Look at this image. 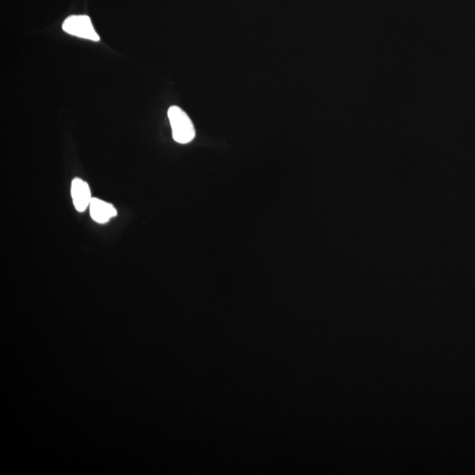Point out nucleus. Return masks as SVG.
Returning <instances> with one entry per match:
<instances>
[{"mask_svg": "<svg viewBox=\"0 0 475 475\" xmlns=\"http://www.w3.org/2000/svg\"><path fill=\"white\" fill-rule=\"evenodd\" d=\"M167 115L174 141L185 145L195 139L196 130L192 119L183 109L177 106H172L168 109Z\"/></svg>", "mask_w": 475, "mask_h": 475, "instance_id": "f257e3e1", "label": "nucleus"}, {"mask_svg": "<svg viewBox=\"0 0 475 475\" xmlns=\"http://www.w3.org/2000/svg\"><path fill=\"white\" fill-rule=\"evenodd\" d=\"M62 30L71 36L87 40L99 42L100 36L96 33L91 21L86 15H73L68 17L62 23Z\"/></svg>", "mask_w": 475, "mask_h": 475, "instance_id": "f03ea898", "label": "nucleus"}, {"mask_svg": "<svg viewBox=\"0 0 475 475\" xmlns=\"http://www.w3.org/2000/svg\"><path fill=\"white\" fill-rule=\"evenodd\" d=\"M71 195L75 209L79 212L86 211L93 199L89 183L80 178H74L71 181Z\"/></svg>", "mask_w": 475, "mask_h": 475, "instance_id": "7ed1b4c3", "label": "nucleus"}, {"mask_svg": "<svg viewBox=\"0 0 475 475\" xmlns=\"http://www.w3.org/2000/svg\"><path fill=\"white\" fill-rule=\"evenodd\" d=\"M91 218L98 224L108 223L111 218L117 217V211L113 205L99 198H93L89 206Z\"/></svg>", "mask_w": 475, "mask_h": 475, "instance_id": "20e7f679", "label": "nucleus"}]
</instances>
